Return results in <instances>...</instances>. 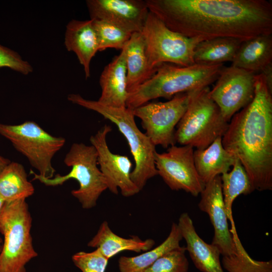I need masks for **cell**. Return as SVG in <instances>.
<instances>
[{"label": "cell", "mask_w": 272, "mask_h": 272, "mask_svg": "<svg viewBox=\"0 0 272 272\" xmlns=\"http://www.w3.org/2000/svg\"><path fill=\"white\" fill-rule=\"evenodd\" d=\"M182 239L177 224L173 223L169 235L159 246L135 256H121L118 262L119 271L143 272L162 255L180 247Z\"/></svg>", "instance_id": "cell-24"}, {"label": "cell", "mask_w": 272, "mask_h": 272, "mask_svg": "<svg viewBox=\"0 0 272 272\" xmlns=\"http://www.w3.org/2000/svg\"><path fill=\"white\" fill-rule=\"evenodd\" d=\"M90 19L105 21L131 33L141 32L149 13L146 0H87Z\"/></svg>", "instance_id": "cell-14"}, {"label": "cell", "mask_w": 272, "mask_h": 272, "mask_svg": "<svg viewBox=\"0 0 272 272\" xmlns=\"http://www.w3.org/2000/svg\"><path fill=\"white\" fill-rule=\"evenodd\" d=\"M169 29L203 40L230 37L244 41L272 34V3L266 0H146Z\"/></svg>", "instance_id": "cell-1"}, {"label": "cell", "mask_w": 272, "mask_h": 272, "mask_svg": "<svg viewBox=\"0 0 272 272\" xmlns=\"http://www.w3.org/2000/svg\"><path fill=\"white\" fill-rule=\"evenodd\" d=\"M190 146L169 147L166 152L155 155L156 168L165 183L173 190H183L197 196L205 184L199 176Z\"/></svg>", "instance_id": "cell-11"}, {"label": "cell", "mask_w": 272, "mask_h": 272, "mask_svg": "<svg viewBox=\"0 0 272 272\" xmlns=\"http://www.w3.org/2000/svg\"><path fill=\"white\" fill-rule=\"evenodd\" d=\"M259 74L262 75L268 90L272 93V63L266 66Z\"/></svg>", "instance_id": "cell-32"}, {"label": "cell", "mask_w": 272, "mask_h": 272, "mask_svg": "<svg viewBox=\"0 0 272 272\" xmlns=\"http://www.w3.org/2000/svg\"><path fill=\"white\" fill-rule=\"evenodd\" d=\"M67 100L98 113L117 126L127 141L133 157L135 167L131 172L130 178L140 191L148 180L158 175L155 163L156 146L137 126L133 110L105 106L97 100L86 99L77 94H69Z\"/></svg>", "instance_id": "cell-4"}, {"label": "cell", "mask_w": 272, "mask_h": 272, "mask_svg": "<svg viewBox=\"0 0 272 272\" xmlns=\"http://www.w3.org/2000/svg\"><path fill=\"white\" fill-rule=\"evenodd\" d=\"M178 226L182 238L186 243L185 247L195 267L202 272H224L220 259L218 248L205 242L195 231L192 220L187 213H182Z\"/></svg>", "instance_id": "cell-16"}, {"label": "cell", "mask_w": 272, "mask_h": 272, "mask_svg": "<svg viewBox=\"0 0 272 272\" xmlns=\"http://www.w3.org/2000/svg\"><path fill=\"white\" fill-rule=\"evenodd\" d=\"M194 91L177 94L166 102L147 103L133 110L134 116L141 120L145 134L155 146L167 148L175 145V127Z\"/></svg>", "instance_id": "cell-10"}, {"label": "cell", "mask_w": 272, "mask_h": 272, "mask_svg": "<svg viewBox=\"0 0 272 272\" xmlns=\"http://www.w3.org/2000/svg\"><path fill=\"white\" fill-rule=\"evenodd\" d=\"M72 259L82 272H105L109 260L98 249L89 252H77L72 256Z\"/></svg>", "instance_id": "cell-30"}, {"label": "cell", "mask_w": 272, "mask_h": 272, "mask_svg": "<svg viewBox=\"0 0 272 272\" xmlns=\"http://www.w3.org/2000/svg\"><path fill=\"white\" fill-rule=\"evenodd\" d=\"M64 164L71 167L69 173L57 174L47 178L30 170L33 180H37L46 186L62 185L70 179L76 180L79 184L71 194L81 203L84 209L95 207L101 194L108 189L106 180L98 167L97 153L95 147L83 143H74L64 159Z\"/></svg>", "instance_id": "cell-6"}, {"label": "cell", "mask_w": 272, "mask_h": 272, "mask_svg": "<svg viewBox=\"0 0 272 272\" xmlns=\"http://www.w3.org/2000/svg\"><path fill=\"white\" fill-rule=\"evenodd\" d=\"M223 67V64L184 66L162 63L150 79L128 93L126 106L133 110L153 99L162 97L170 100L177 94L209 87L216 82Z\"/></svg>", "instance_id": "cell-3"}, {"label": "cell", "mask_w": 272, "mask_h": 272, "mask_svg": "<svg viewBox=\"0 0 272 272\" xmlns=\"http://www.w3.org/2000/svg\"><path fill=\"white\" fill-rule=\"evenodd\" d=\"M0 134L27 158L39 175L47 178L54 176L52 159L64 146V138L52 135L32 121L17 125L0 123Z\"/></svg>", "instance_id": "cell-9"}, {"label": "cell", "mask_w": 272, "mask_h": 272, "mask_svg": "<svg viewBox=\"0 0 272 272\" xmlns=\"http://www.w3.org/2000/svg\"><path fill=\"white\" fill-rule=\"evenodd\" d=\"M34 191L24 166L20 163L11 162L0 172V196L5 201L26 199L32 195Z\"/></svg>", "instance_id": "cell-25"}, {"label": "cell", "mask_w": 272, "mask_h": 272, "mask_svg": "<svg viewBox=\"0 0 272 272\" xmlns=\"http://www.w3.org/2000/svg\"><path fill=\"white\" fill-rule=\"evenodd\" d=\"M32 222L26 199L5 201L0 212V233L4 236L0 272H26V264L37 256L31 233Z\"/></svg>", "instance_id": "cell-5"}, {"label": "cell", "mask_w": 272, "mask_h": 272, "mask_svg": "<svg viewBox=\"0 0 272 272\" xmlns=\"http://www.w3.org/2000/svg\"><path fill=\"white\" fill-rule=\"evenodd\" d=\"M155 244L152 239L145 240L138 236L129 238L120 237L114 233L107 221L100 225L96 234L89 242V247L98 249L102 254L109 259L123 251H131L139 253L151 249Z\"/></svg>", "instance_id": "cell-20"}, {"label": "cell", "mask_w": 272, "mask_h": 272, "mask_svg": "<svg viewBox=\"0 0 272 272\" xmlns=\"http://www.w3.org/2000/svg\"><path fill=\"white\" fill-rule=\"evenodd\" d=\"M209 91L207 87L192 94L187 109L177 124L175 143L203 150L225 133L229 122L210 97Z\"/></svg>", "instance_id": "cell-7"}, {"label": "cell", "mask_w": 272, "mask_h": 272, "mask_svg": "<svg viewBox=\"0 0 272 272\" xmlns=\"http://www.w3.org/2000/svg\"><path fill=\"white\" fill-rule=\"evenodd\" d=\"M185 251V247L181 246L173 249L157 259L143 272H188L189 262Z\"/></svg>", "instance_id": "cell-29"}, {"label": "cell", "mask_w": 272, "mask_h": 272, "mask_svg": "<svg viewBox=\"0 0 272 272\" xmlns=\"http://www.w3.org/2000/svg\"><path fill=\"white\" fill-rule=\"evenodd\" d=\"M231 232L236 254L223 256L222 264L228 272H272V261H258L250 256L243 247L236 231L235 226H231Z\"/></svg>", "instance_id": "cell-27"}, {"label": "cell", "mask_w": 272, "mask_h": 272, "mask_svg": "<svg viewBox=\"0 0 272 272\" xmlns=\"http://www.w3.org/2000/svg\"><path fill=\"white\" fill-rule=\"evenodd\" d=\"M3 243V240L0 237V253H1L2 249Z\"/></svg>", "instance_id": "cell-35"}, {"label": "cell", "mask_w": 272, "mask_h": 272, "mask_svg": "<svg viewBox=\"0 0 272 272\" xmlns=\"http://www.w3.org/2000/svg\"><path fill=\"white\" fill-rule=\"evenodd\" d=\"M101 94L97 100L101 104L113 108L126 107L125 51L123 48L104 68L99 78Z\"/></svg>", "instance_id": "cell-17"}, {"label": "cell", "mask_w": 272, "mask_h": 272, "mask_svg": "<svg viewBox=\"0 0 272 272\" xmlns=\"http://www.w3.org/2000/svg\"><path fill=\"white\" fill-rule=\"evenodd\" d=\"M111 130L110 126L105 125L91 136L90 141L97 151L98 165L106 180L108 189L117 194L119 188L123 196L130 197L140 190L131 179L132 163L129 158L113 153L108 146L106 137Z\"/></svg>", "instance_id": "cell-13"}, {"label": "cell", "mask_w": 272, "mask_h": 272, "mask_svg": "<svg viewBox=\"0 0 272 272\" xmlns=\"http://www.w3.org/2000/svg\"><path fill=\"white\" fill-rule=\"evenodd\" d=\"M255 83V74L232 65L224 66L209 96L227 122L252 101Z\"/></svg>", "instance_id": "cell-12"}, {"label": "cell", "mask_w": 272, "mask_h": 272, "mask_svg": "<svg viewBox=\"0 0 272 272\" xmlns=\"http://www.w3.org/2000/svg\"><path fill=\"white\" fill-rule=\"evenodd\" d=\"M221 186L223 200L231 225L235 224L232 215L234 201L241 194L247 195L254 190L250 179L240 161L236 158L230 172L221 175Z\"/></svg>", "instance_id": "cell-26"}, {"label": "cell", "mask_w": 272, "mask_h": 272, "mask_svg": "<svg viewBox=\"0 0 272 272\" xmlns=\"http://www.w3.org/2000/svg\"><path fill=\"white\" fill-rule=\"evenodd\" d=\"M150 67L156 71L162 63L190 66L194 63V49L199 38L184 36L169 29L149 11L141 32Z\"/></svg>", "instance_id": "cell-8"}, {"label": "cell", "mask_w": 272, "mask_h": 272, "mask_svg": "<svg viewBox=\"0 0 272 272\" xmlns=\"http://www.w3.org/2000/svg\"><path fill=\"white\" fill-rule=\"evenodd\" d=\"M200 194L201 198L198 208L208 214L214 230L212 244L218 248L223 256L235 255L236 250L228 226L220 175L206 184Z\"/></svg>", "instance_id": "cell-15"}, {"label": "cell", "mask_w": 272, "mask_h": 272, "mask_svg": "<svg viewBox=\"0 0 272 272\" xmlns=\"http://www.w3.org/2000/svg\"><path fill=\"white\" fill-rule=\"evenodd\" d=\"M7 67L24 75L33 71L31 64L15 50L0 44V68Z\"/></svg>", "instance_id": "cell-31"}, {"label": "cell", "mask_w": 272, "mask_h": 272, "mask_svg": "<svg viewBox=\"0 0 272 272\" xmlns=\"http://www.w3.org/2000/svg\"><path fill=\"white\" fill-rule=\"evenodd\" d=\"M5 202V201L4 200V199L2 197L0 196V212Z\"/></svg>", "instance_id": "cell-34"}, {"label": "cell", "mask_w": 272, "mask_h": 272, "mask_svg": "<svg viewBox=\"0 0 272 272\" xmlns=\"http://www.w3.org/2000/svg\"><path fill=\"white\" fill-rule=\"evenodd\" d=\"M242 42L230 37H217L201 41L194 49V62L213 65L232 62Z\"/></svg>", "instance_id": "cell-23"}, {"label": "cell", "mask_w": 272, "mask_h": 272, "mask_svg": "<svg viewBox=\"0 0 272 272\" xmlns=\"http://www.w3.org/2000/svg\"><path fill=\"white\" fill-rule=\"evenodd\" d=\"M11 161L0 155V172L2 171Z\"/></svg>", "instance_id": "cell-33"}, {"label": "cell", "mask_w": 272, "mask_h": 272, "mask_svg": "<svg viewBox=\"0 0 272 272\" xmlns=\"http://www.w3.org/2000/svg\"><path fill=\"white\" fill-rule=\"evenodd\" d=\"M222 137L217 138L208 147L193 152L196 169L205 184L215 177L229 172L236 158L223 147Z\"/></svg>", "instance_id": "cell-19"}, {"label": "cell", "mask_w": 272, "mask_h": 272, "mask_svg": "<svg viewBox=\"0 0 272 272\" xmlns=\"http://www.w3.org/2000/svg\"><path fill=\"white\" fill-rule=\"evenodd\" d=\"M252 101L233 115L222 138L237 158L254 190L272 189V93L261 74H255Z\"/></svg>", "instance_id": "cell-2"}, {"label": "cell", "mask_w": 272, "mask_h": 272, "mask_svg": "<svg viewBox=\"0 0 272 272\" xmlns=\"http://www.w3.org/2000/svg\"><path fill=\"white\" fill-rule=\"evenodd\" d=\"M272 63V34L261 35L242 42L231 65L259 74Z\"/></svg>", "instance_id": "cell-21"}, {"label": "cell", "mask_w": 272, "mask_h": 272, "mask_svg": "<svg viewBox=\"0 0 272 272\" xmlns=\"http://www.w3.org/2000/svg\"><path fill=\"white\" fill-rule=\"evenodd\" d=\"M91 20L97 38L99 51L109 48L121 51L132 34L109 22L100 20Z\"/></svg>", "instance_id": "cell-28"}, {"label": "cell", "mask_w": 272, "mask_h": 272, "mask_svg": "<svg viewBox=\"0 0 272 272\" xmlns=\"http://www.w3.org/2000/svg\"><path fill=\"white\" fill-rule=\"evenodd\" d=\"M126 67V89L128 93L150 79L156 71L149 65L144 39L141 32L131 34L124 47Z\"/></svg>", "instance_id": "cell-22"}, {"label": "cell", "mask_w": 272, "mask_h": 272, "mask_svg": "<svg viewBox=\"0 0 272 272\" xmlns=\"http://www.w3.org/2000/svg\"><path fill=\"white\" fill-rule=\"evenodd\" d=\"M64 45L69 51L74 52L83 66L86 79L90 77V64L99 51L98 43L91 19L72 20L66 26Z\"/></svg>", "instance_id": "cell-18"}]
</instances>
